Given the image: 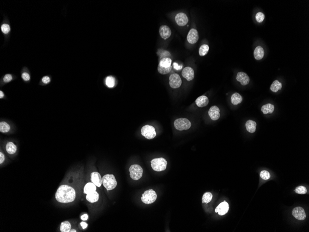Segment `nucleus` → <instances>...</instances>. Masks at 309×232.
<instances>
[{
	"instance_id": "obj_40",
	"label": "nucleus",
	"mask_w": 309,
	"mask_h": 232,
	"mask_svg": "<svg viewBox=\"0 0 309 232\" xmlns=\"http://www.w3.org/2000/svg\"><path fill=\"white\" fill-rule=\"evenodd\" d=\"M42 81L45 84H47L51 81V79L48 76H45L42 78Z\"/></svg>"
},
{
	"instance_id": "obj_16",
	"label": "nucleus",
	"mask_w": 309,
	"mask_h": 232,
	"mask_svg": "<svg viewBox=\"0 0 309 232\" xmlns=\"http://www.w3.org/2000/svg\"><path fill=\"white\" fill-rule=\"evenodd\" d=\"M159 34L162 39L167 40L171 36V30L167 25H162L160 28Z\"/></svg>"
},
{
	"instance_id": "obj_9",
	"label": "nucleus",
	"mask_w": 309,
	"mask_h": 232,
	"mask_svg": "<svg viewBox=\"0 0 309 232\" xmlns=\"http://www.w3.org/2000/svg\"><path fill=\"white\" fill-rule=\"evenodd\" d=\"M175 20L177 24L180 27H183L186 25L188 22V17L183 13H177L175 17Z\"/></svg>"
},
{
	"instance_id": "obj_4",
	"label": "nucleus",
	"mask_w": 309,
	"mask_h": 232,
	"mask_svg": "<svg viewBox=\"0 0 309 232\" xmlns=\"http://www.w3.org/2000/svg\"><path fill=\"white\" fill-rule=\"evenodd\" d=\"M157 198V195L156 192L153 189L146 190L142 195L141 200L144 204H150L156 201Z\"/></svg>"
},
{
	"instance_id": "obj_15",
	"label": "nucleus",
	"mask_w": 309,
	"mask_h": 232,
	"mask_svg": "<svg viewBox=\"0 0 309 232\" xmlns=\"http://www.w3.org/2000/svg\"><path fill=\"white\" fill-rule=\"evenodd\" d=\"M182 76L187 81H191L194 79V72L193 69L190 67H187L183 69Z\"/></svg>"
},
{
	"instance_id": "obj_37",
	"label": "nucleus",
	"mask_w": 309,
	"mask_h": 232,
	"mask_svg": "<svg viewBox=\"0 0 309 232\" xmlns=\"http://www.w3.org/2000/svg\"><path fill=\"white\" fill-rule=\"evenodd\" d=\"M1 31H2L4 34H8L10 30V26H9V25L7 24H3L1 25Z\"/></svg>"
},
{
	"instance_id": "obj_18",
	"label": "nucleus",
	"mask_w": 309,
	"mask_h": 232,
	"mask_svg": "<svg viewBox=\"0 0 309 232\" xmlns=\"http://www.w3.org/2000/svg\"><path fill=\"white\" fill-rule=\"evenodd\" d=\"M195 103L199 107L203 108L208 105L209 99L207 97L205 96H202L199 97L195 101Z\"/></svg>"
},
{
	"instance_id": "obj_26",
	"label": "nucleus",
	"mask_w": 309,
	"mask_h": 232,
	"mask_svg": "<svg viewBox=\"0 0 309 232\" xmlns=\"http://www.w3.org/2000/svg\"><path fill=\"white\" fill-rule=\"evenodd\" d=\"M11 126L7 122L1 121L0 122V132L2 133H7L10 130Z\"/></svg>"
},
{
	"instance_id": "obj_35",
	"label": "nucleus",
	"mask_w": 309,
	"mask_h": 232,
	"mask_svg": "<svg viewBox=\"0 0 309 232\" xmlns=\"http://www.w3.org/2000/svg\"><path fill=\"white\" fill-rule=\"evenodd\" d=\"M256 21L258 23L262 22L265 19V15L261 12L257 13L255 15Z\"/></svg>"
},
{
	"instance_id": "obj_25",
	"label": "nucleus",
	"mask_w": 309,
	"mask_h": 232,
	"mask_svg": "<svg viewBox=\"0 0 309 232\" xmlns=\"http://www.w3.org/2000/svg\"><path fill=\"white\" fill-rule=\"evenodd\" d=\"M275 110V106L271 103L265 104L261 107V110L264 114H272Z\"/></svg>"
},
{
	"instance_id": "obj_47",
	"label": "nucleus",
	"mask_w": 309,
	"mask_h": 232,
	"mask_svg": "<svg viewBox=\"0 0 309 232\" xmlns=\"http://www.w3.org/2000/svg\"><path fill=\"white\" fill-rule=\"evenodd\" d=\"M70 232H76V230H74V229H72V230H70Z\"/></svg>"
},
{
	"instance_id": "obj_27",
	"label": "nucleus",
	"mask_w": 309,
	"mask_h": 232,
	"mask_svg": "<svg viewBox=\"0 0 309 232\" xmlns=\"http://www.w3.org/2000/svg\"><path fill=\"white\" fill-rule=\"evenodd\" d=\"M282 87V85L279 81L275 80L273 82L270 86V90L274 92H277L281 90Z\"/></svg>"
},
{
	"instance_id": "obj_14",
	"label": "nucleus",
	"mask_w": 309,
	"mask_h": 232,
	"mask_svg": "<svg viewBox=\"0 0 309 232\" xmlns=\"http://www.w3.org/2000/svg\"><path fill=\"white\" fill-rule=\"evenodd\" d=\"M208 114L212 120H218L220 117V109L217 106H212L209 110Z\"/></svg>"
},
{
	"instance_id": "obj_29",
	"label": "nucleus",
	"mask_w": 309,
	"mask_h": 232,
	"mask_svg": "<svg viewBox=\"0 0 309 232\" xmlns=\"http://www.w3.org/2000/svg\"><path fill=\"white\" fill-rule=\"evenodd\" d=\"M172 60L169 58H164L160 62V65L163 67L168 68L171 66Z\"/></svg>"
},
{
	"instance_id": "obj_32",
	"label": "nucleus",
	"mask_w": 309,
	"mask_h": 232,
	"mask_svg": "<svg viewBox=\"0 0 309 232\" xmlns=\"http://www.w3.org/2000/svg\"><path fill=\"white\" fill-rule=\"evenodd\" d=\"M212 198H213V195L211 193L209 192L205 193L203 195L202 199V203L208 204L212 201Z\"/></svg>"
},
{
	"instance_id": "obj_23",
	"label": "nucleus",
	"mask_w": 309,
	"mask_h": 232,
	"mask_svg": "<svg viewBox=\"0 0 309 232\" xmlns=\"http://www.w3.org/2000/svg\"><path fill=\"white\" fill-rule=\"evenodd\" d=\"M96 186L93 183H88L85 185L84 187V193L86 194L90 193L96 192Z\"/></svg>"
},
{
	"instance_id": "obj_39",
	"label": "nucleus",
	"mask_w": 309,
	"mask_h": 232,
	"mask_svg": "<svg viewBox=\"0 0 309 232\" xmlns=\"http://www.w3.org/2000/svg\"><path fill=\"white\" fill-rule=\"evenodd\" d=\"M22 77L25 81H28L30 79V75L28 73H25V72L22 74Z\"/></svg>"
},
{
	"instance_id": "obj_42",
	"label": "nucleus",
	"mask_w": 309,
	"mask_h": 232,
	"mask_svg": "<svg viewBox=\"0 0 309 232\" xmlns=\"http://www.w3.org/2000/svg\"><path fill=\"white\" fill-rule=\"evenodd\" d=\"M173 66L175 69L176 70H181L182 68V66H180L177 63H173Z\"/></svg>"
},
{
	"instance_id": "obj_22",
	"label": "nucleus",
	"mask_w": 309,
	"mask_h": 232,
	"mask_svg": "<svg viewBox=\"0 0 309 232\" xmlns=\"http://www.w3.org/2000/svg\"><path fill=\"white\" fill-rule=\"evenodd\" d=\"M17 146L13 142H8L6 145V150L9 154H13L17 152Z\"/></svg>"
},
{
	"instance_id": "obj_2",
	"label": "nucleus",
	"mask_w": 309,
	"mask_h": 232,
	"mask_svg": "<svg viewBox=\"0 0 309 232\" xmlns=\"http://www.w3.org/2000/svg\"><path fill=\"white\" fill-rule=\"evenodd\" d=\"M102 183L107 190L114 189L117 185L115 177L112 174H107L104 176L102 178Z\"/></svg>"
},
{
	"instance_id": "obj_5",
	"label": "nucleus",
	"mask_w": 309,
	"mask_h": 232,
	"mask_svg": "<svg viewBox=\"0 0 309 232\" xmlns=\"http://www.w3.org/2000/svg\"><path fill=\"white\" fill-rule=\"evenodd\" d=\"M191 125V122L186 118H179L174 121L175 128L179 131L189 129Z\"/></svg>"
},
{
	"instance_id": "obj_6",
	"label": "nucleus",
	"mask_w": 309,
	"mask_h": 232,
	"mask_svg": "<svg viewBox=\"0 0 309 232\" xmlns=\"http://www.w3.org/2000/svg\"><path fill=\"white\" fill-rule=\"evenodd\" d=\"M129 172L131 179L137 180L142 177L143 170L140 165H133L130 167Z\"/></svg>"
},
{
	"instance_id": "obj_12",
	"label": "nucleus",
	"mask_w": 309,
	"mask_h": 232,
	"mask_svg": "<svg viewBox=\"0 0 309 232\" xmlns=\"http://www.w3.org/2000/svg\"><path fill=\"white\" fill-rule=\"evenodd\" d=\"M229 210V204L225 201L220 204L218 207L216 208L215 212L218 213L220 216H224L228 212Z\"/></svg>"
},
{
	"instance_id": "obj_7",
	"label": "nucleus",
	"mask_w": 309,
	"mask_h": 232,
	"mask_svg": "<svg viewBox=\"0 0 309 232\" xmlns=\"http://www.w3.org/2000/svg\"><path fill=\"white\" fill-rule=\"evenodd\" d=\"M141 134L143 136L149 140L154 138L157 135L154 127L149 125H146L142 128Z\"/></svg>"
},
{
	"instance_id": "obj_43",
	"label": "nucleus",
	"mask_w": 309,
	"mask_h": 232,
	"mask_svg": "<svg viewBox=\"0 0 309 232\" xmlns=\"http://www.w3.org/2000/svg\"><path fill=\"white\" fill-rule=\"evenodd\" d=\"M169 53L168 52V51H163V52H162L161 53V57H162L167 58V57H169Z\"/></svg>"
},
{
	"instance_id": "obj_41",
	"label": "nucleus",
	"mask_w": 309,
	"mask_h": 232,
	"mask_svg": "<svg viewBox=\"0 0 309 232\" xmlns=\"http://www.w3.org/2000/svg\"><path fill=\"white\" fill-rule=\"evenodd\" d=\"M5 157L2 152H0V164H2L5 161Z\"/></svg>"
},
{
	"instance_id": "obj_10",
	"label": "nucleus",
	"mask_w": 309,
	"mask_h": 232,
	"mask_svg": "<svg viewBox=\"0 0 309 232\" xmlns=\"http://www.w3.org/2000/svg\"><path fill=\"white\" fill-rule=\"evenodd\" d=\"M292 214L295 218L300 221L304 220L306 218V214L304 210L301 207H298L294 208L292 211Z\"/></svg>"
},
{
	"instance_id": "obj_17",
	"label": "nucleus",
	"mask_w": 309,
	"mask_h": 232,
	"mask_svg": "<svg viewBox=\"0 0 309 232\" xmlns=\"http://www.w3.org/2000/svg\"><path fill=\"white\" fill-rule=\"evenodd\" d=\"M91 180L93 183L98 187H100L102 184V178L99 172H92L91 174Z\"/></svg>"
},
{
	"instance_id": "obj_28",
	"label": "nucleus",
	"mask_w": 309,
	"mask_h": 232,
	"mask_svg": "<svg viewBox=\"0 0 309 232\" xmlns=\"http://www.w3.org/2000/svg\"><path fill=\"white\" fill-rule=\"evenodd\" d=\"M71 226L68 221H65L62 222L60 226V231L62 232H70Z\"/></svg>"
},
{
	"instance_id": "obj_8",
	"label": "nucleus",
	"mask_w": 309,
	"mask_h": 232,
	"mask_svg": "<svg viewBox=\"0 0 309 232\" xmlns=\"http://www.w3.org/2000/svg\"><path fill=\"white\" fill-rule=\"evenodd\" d=\"M169 79V85L173 89L178 88L181 86L182 84V80L178 74H172L170 76Z\"/></svg>"
},
{
	"instance_id": "obj_46",
	"label": "nucleus",
	"mask_w": 309,
	"mask_h": 232,
	"mask_svg": "<svg viewBox=\"0 0 309 232\" xmlns=\"http://www.w3.org/2000/svg\"><path fill=\"white\" fill-rule=\"evenodd\" d=\"M4 93H3L1 91H0V98H1V99H2V98L4 97Z\"/></svg>"
},
{
	"instance_id": "obj_20",
	"label": "nucleus",
	"mask_w": 309,
	"mask_h": 232,
	"mask_svg": "<svg viewBox=\"0 0 309 232\" xmlns=\"http://www.w3.org/2000/svg\"><path fill=\"white\" fill-rule=\"evenodd\" d=\"M99 199V194L97 192H95L90 193L87 194L86 195V199L88 202L91 203H94L97 202Z\"/></svg>"
},
{
	"instance_id": "obj_11",
	"label": "nucleus",
	"mask_w": 309,
	"mask_h": 232,
	"mask_svg": "<svg viewBox=\"0 0 309 232\" xmlns=\"http://www.w3.org/2000/svg\"><path fill=\"white\" fill-rule=\"evenodd\" d=\"M199 36L197 30L194 28L190 30L187 35V41L190 44H194L198 41Z\"/></svg>"
},
{
	"instance_id": "obj_34",
	"label": "nucleus",
	"mask_w": 309,
	"mask_h": 232,
	"mask_svg": "<svg viewBox=\"0 0 309 232\" xmlns=\"http://www.w3.org/2000/svg\"><path fill=\"white\" fill-rule=\"evenodd\" d=\"M295 192L299 194H305L307 193V189L305 187L303 186L298 187L296 188Z\"/></svg>"
},
{
	"instance_id": "obj_44",
	"label": "nucleus",
	"mask_w": 309,
	"mask_h": 232,
	"mask_svg": "<svg viewBox=\"0 0 309 232\" xmlns=\"http://www.w3.org/2000/svg\"><path fill=\"white\" fill-rule=\"evenodd\" d=\"M81 220H83V221H87V220L88 219V218H89V216H88V215H87V214H84V215H82V216H81Z\"/></svg>"
},
{
	"instance_id": "obj_21",
	"label": "nucleus",
	"mask_w": 309,
	"mask_h": 232,
	"mask_svg": "<svg viewBox=\"0 0 309 232\" xmlns=\"http://www.w3.org/2000/svg\"><path fill=\"white\" fill-rule=\"evenodd\" d=\"M246 130L250 133H254L256 130V123L252 120H248L245 124Z\"/></svg>"
},
{
	"instance_id": "obj_1",
	"label": "nucleus",
	"mask_w": 309,
	"mask_h": 232,
	"mask_svg": "<svg viewBox=\"0 0 309 232\" xmlns=\"http://www.w3.org/2000/svg\"><path fill=\"white\" fill-rule=\"evenodd\" d=\"M76 194L75 189L68 185H61L55 194V198L57 202L63 204H67L73 202Z\"/></svg>"
},
{
	"instance_id": "obj_30",
	"label": "nucleus",
	"mask_w": 309,
	"mask_h": 232,
	"mask_svg": "<svg viewBox=\"0 0 309 232\" xmlns=\"http://www.w3.org/2000/svg\"><path fill=\"white\" fill-rule=\"evenodd\" d=\"M172 69V66H170L169 67L166 68L162 67L159 64L158 65L157 70L159 73L161 74H167L170 72Z\"/></svg>"
},
{
	"instance_id": "obj_33",
	"label": "nucleus",
	"mask_w": 309,
	"mask_h": 232,
	"mask_svg": "<svg viewBox=\"0 0 309 232\" xmlns=\"http://www.w3.org/2000/svg\"><path fill=\"white\" fill-rule=\"evenodd\" d=\"M106 85L109 88H113L115 85V79L113 76H109L106 80Z\"/></svg>"
},
{
	"instance_id": "obj_45",
	"label": "nucleus",
	"mask_w": 309,
	"mask_h": 232,
	"mask_svg": "<svg viewBox=\"0 0 309 232\" xmlns=\"http://www.w3.org/2000/svg\"><path fill=\"white\" fill-rule=\"evenodd\" d=\"M80 224L81 227H82V228L84 229H86L87 228V226H88L86 222H81Z\"/></svg>"
},
{
	"instance_id": "obj_24",
	"label": "nucleus",
	"mask_w": 309,
	"mask_h": 232,
	"mask_svg": "<svg viewBox=\"0 0 309 232\" xmlns=\"http://www.w3.org/2000/svg\"><path fill=\"white\" fill-rule=\"evenodd\" d=\"M242 101L243 97L238 93H235L232 94L231 97V102L233 105H238L241 103Z\"/></svg>"
},
{
	"instance_id": "obj_3",
	"label": "nucleus",
	"mask_w": 309,
	"mask_h": 232,
	"mask_svg": "<svg viewBox=\"0 0 309 232\" xmlns=\"http://www.w3.org/2000/svg\"><path fill=\"white\" fill-rule=\"evenodd\" d=\"M167 161L163 158H157L151 161V166L154 171H161L166 170Z\"/></svg>"
},
{
	"instance_id": "obj_19",
	"label": "nucleus",
	"mask_w": 309,
	"mask_h": 232,
	"mask_svg": "<svg viewBox=\"0 0 309 232\" xmlns=\"http://www.w3.org/2000/svg\"><path fill=\"white\" fill-rule=\"evenodd\" d=\"M255 58L257 60H260L263 58L264 55V51L263 48L260 46H258L255 49L254 52Z\"/></svg>"
},
{
	"instance_id": "obj_38",
	"label": "nucleus",
	"mask_w": 309,
	"mask_h": 232,
	"mask_svg": "<svg viewBox=\"0 0 309 232\" xmlns=\"http://www.w3.org/2000/svg\"><path fill=\"white\" fill-rule=\"evenodd\" d=\"M12 79L13 77L11 74L5 75L3 79V82H6V83L10 82V81H11L12 80Z\"/></svg>"
},
{
	"instance_id": "obj_31",
	"label": "nucleus",
	"mask_w": 309,
	"mask_h": 232,
	"mask_svg": "<svg viewBox=\"0 0 309 232\" xmlns=\"http://www.w3.org/2000/svg\"><path fill=\"white\" fill-rule=\"evenodd\" d=\"M209 50V47L208 45H205V44L202 45L199 48V55L201 56H205Z\"/></svg>"
},
{
	"instance_id": "obj_13",
	"label": "nucleus",
	"mask_w": 309,
	"mask_h": 232,
	"mask_svg": "<svg viewBox=\"0 0 309 232\" xmlns=\"http://www.w3.org/2000/svg\"><path fill=\"white\" fill-rule=\"evenodd\" d=\"M236 79L241 83L242 85L245 86L248 85L250 81L249 76L246 73L243 72H239L237 74Z\"/></svg>"
},
{
	"instance_id": "obj_36",
	"label": "nucleus",
	"mask_w": 309,
	"mask_h": 232,
	"mask_svg": "<svg viewBox=\"0 0 309 232\" xmlns=\"http://www.w3.org/2000/svg\"><path fill=\"white\" fill-rule=\"evenodd\" d=\"M260 177L264 180H267L270 178V174L266 171H263L260 173Z\"/></svg>"
}]
</instances>
